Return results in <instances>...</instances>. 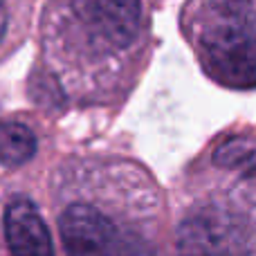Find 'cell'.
<instances>
[{
  "instance_id": "8",
  "label": "cell",
  "mask_w": 256,
  "mask_h": 256,
  "mask_svg": "<svg viewBox=\"0 0 256 256\" xmlns=\"http://www.w3.org/2000/svg\"><path fill=\"white\" fill-rule=\"evenodd\" d=\"M4 112V106H2V99H0V115H2Z\"/></svg>"
},
{
  "instance_id": "7",
  "label": "cell",
  "mask_w": 256,
  "mask_h": 256,
  "mask_svg": "<svg viewBox=\"0 0 256 256\" xmlns=\"http://www.w3.org/2000/svg\"><path fill=\"white\" fill-rule=\"evenodd\" d=\"M34 14L36 0H0V66L27 43Z\"/></svg>"
},
{
  "instance_id": "6",
  "label": "cell",
  "mask_w": 256,
  "mask_h": 256,
  "mask_svg": "<svg viewBox=\"0 0 256 256\" xmlns=\"http://www.w3.org/2000/svg\"><path fill=\"white\" fill-rule=\"evenodd\" d=\"M54 130L36 112L16 110L0 115V178L40 180L52 166Z\"/></svg>"
},
{
  "instance_id": "3",
  "label": "cell",
  "mask_w": 256,
  "mask_h": 256,
  "mask_svg": "<svg viewBox=\"0 0 256 256\" xmlns=\"http://www.w3.org/2000/svg\"><path fill=\"white\" fill-rule=\"evenodd\" d=\"M168 207V256H256V178L196 166Z\"/></svg>"
},
{
  "instance_id": "2",
  "label": "cell",
  "mask_w": 256,
  "mask_h": 256,
  "mask_svg": "<svg viewBox=\"0 0 256 256\" xmlns=\"http://www.w3.org/2000/svg\"><path fill=\"white\" fill-rule=\"evenodd\" d=\"M36 45L68 108H120L153 61L148 0H45Z\"/></svg>"
},
{
  "instance_id": "5",
  "label": "cell",
  "mask_w": 256,
  "mask_h": 256,
  "mask_svg": "<svg viewBox=\"0 0 256 256\" xmlns=\"http://www.w3.org/2000/svg\"><path fill=\"white\" fill-rule=\"evenodd\" d=\"M0 256H61L45 180L0 178Z\"/></svg>"
},
{
  "instance_id": "1",
  "label": "cell",
  "mask_w": 256,
  "mask_h": 256,
  "mask_svg": "<svg viewBox=\"0 0 256 256\" xmlns=\"http://www.w3.org/2000/svg\"><path fill=\"white\" fill-rule=\"evenodd\" d=\"M45 202L61 256H168V194L142 160L63 155L45 176Z\"/></svg>"
},
{
  "instance_id": "4",
  "label": "cell",
  "mask_w": 256,
  "mask_h": 256,
  "mask_svg": "<svg viewBox=\"0 0 256 256\" xmlns=\"http://www.w3.org/2000/svg\"><path fill=\"white\" fill-rule=\"evenodd\" d=\"M178 27L212 84L256 90V0H184Z\"/></svg>"
}]
</instances>
